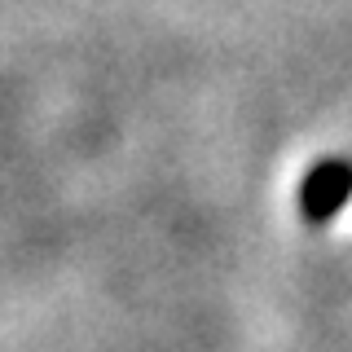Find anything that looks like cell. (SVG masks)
<instances>
[{
  "instance_id": "obj_1",
  "label": "cell",
  "mask_w": 352,
  "mask_h": 352,
  "mask_svg": "<svg viewBox=\"0 0 352 352\" xmlns=\"http://www.w3.org/2000/svg\"><path fill=\"white\" fill-rule=\"evenodd\" d=\"M352 198V163L348 159H322L300 181V216L304 225H326Z\"/></svg>"
}]
</instances>
